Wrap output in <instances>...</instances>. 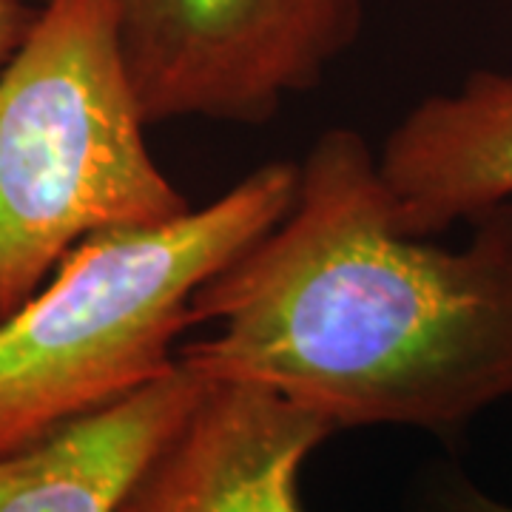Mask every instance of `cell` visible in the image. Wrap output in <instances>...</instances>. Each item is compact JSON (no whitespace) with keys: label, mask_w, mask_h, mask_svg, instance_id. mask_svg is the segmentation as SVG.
Masks as SVG:
<instances>
[{"label":"cell","mask_w":512,"mask_h":512,"mask_svg":"<svg viewBox=\"0 0 512 512\" xmlns=\"http://www.w3.org/2000/svg\"><path fill=\"white\" fill-rule=\"evenodd\" d=\"M461 248L393 222L376 151L328 128L285 217L208 279L177 362L208 382L271 387L336 430L456 433L512 396V202Z\"/></svg>","instance_id":"cell-1"},{"label":"cell","mask_w":512,"mask_h":512,"mask_svg":"<svg viewBox=\"0 0 512 512\" xmlns=\"http://www.w3.org/2000/svg\"><path fill=\"white\" fill-rule=\"evenodd\" d=\"M299 165H259L200 211L83 239L0 322V456L165 376L200 288L285 217Z\"/></svg>","instance_id":"cell-2"},{"label":"cell","mask_w":512,"mask_h":512,"mask_svg":"<svg viewBox=\"0 0 512 512\" xmlns=\"http://www.w3.org/2000/svg\"><path fill=\"white\" fill-rule=\"evenodd\" d=\"M111 0H46L0 72V322L83 239L177 220Z\"/></svg>","instance_id":"cell-3"},{"label":"cell","mask_w":512,"mask_h":512,"mask_svg":"<svg viewBox=\"0 0 512 512\" xmlns=\"http://www.w3.org/2000/svg\"><path fill=\"white\" fill-rule=\"evenodd\" d=\"M148 126H262L362 32L367 0H111Z\"/></svg>","instance_id":"cell-4"},{"label":"cell","mask_w":512,"mask_h":512,"mask_svg":"<svg viewBox=\"0 0 512 512\" xmlns=\"http://www.w3.org/2000/svg\"><path fill=\"white\" fill-rule=\"evenodd\" d=\"M333 433L271 387L205 379L114 512H305L302 464Z\"/></svg>","instance_id":"cell-5"},{"label":"cell","mask_w":512,"mask_h":512,"mask_svg":"<svg viewBox=\"0 0 512 512\" xmlns=\"http://www.w3.org/2000/svg\"><path fill=\"white\" fill-rule=\"evenodd\" d=\"M393 222L439 237L512 202V74L473 72L402 117L376 154Z\"/></svg>","instance_id":"cell-6"},{"label":"cell","mask_w":512,"mask_h":512,"mask_svg":"<svg viewBox=\"0 0 512 512\" xmlns=\"http://www.w3.org/2000/svg\"><path fill=\"white\" fill-rule=\"evenodd\" d=\"M205 390L180 362L120 402L0 456V512H114Z\"/></svg>","instance_id":"cell-7"},{"label":"cell","mask_w":512,"mask_h":512,"mask_svg":"<svg viewBox=\"0 0 512 512\" xmlns=\"http://www.w3.org/2000/svg\"><path fill=\"white\" fill-rule=\"evenodd\" d=\"M421 512H512V507L476 490L467 478L444 473L427 487Z\"/></svg>","instance_id":"cell-8"},{"label":"cell","mask_w":512,"mask_h":512,"mask_svg":"<svg viewBox=\"0 0 512 512\" xmlns=\"http://www.w3.org/2000/svg\"><path fill=\"white\" fill-rule=\"evenodd\" d=\"M40 6L43 3H32V0H0V72L15 57L29 29L35 26Z\"/></svg>","instance_id":"cell-9"},{"label":"cell","mask_w":512,"mask_h":512,"mask_svg":"<svg viewBox=\"0 0 512 512\" xmlns=\"http://www.w3.org/2000/svg\"><path fill=\"white\" fill-rule=\"evenodd\" d=\"M32 3H46V0H32Z\"/></svg>","instance_id":"cell-10"}]
</instances>
